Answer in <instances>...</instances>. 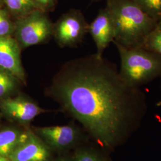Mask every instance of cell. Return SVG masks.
Segmentation results:
<instances>
[{
  "label": "cell",
  "instance_id": "1",
  "mask_svg": "<svg viewBox=\"0 0 161 161\" xmlns=\"http://www.w3.org/2000/svg\"><path fill=\"white\" fill-rule=\"evenodd\" d=\"M48 93L106 149L127 140L147 111L144 92L129 85L115 64L96 53L64 64Z\"/></svg>",
  "mask_w": 161,
  "mask_h": 161
},
{
  "label": "cell",
  "instance_id": "2",
  "mask_svg": "<svg viewBox=\"0 0 161 161\" xmlns=\"http://www.w3.org/2000/svg\"><path fill=\"white\" fill-rule=\"evenodd\" d=\"M106 8L115 31L113 42L126 48L142 46L158 22L132 0H106Z\"/></svg>",
  "mask_w": 161,
  "mask_h": 161
},
{
  "label": "cell",
  "instance_id": "3",
  "mask_svg": "<svg viewBox=\"0 0 161 161\" xmlns=\"http://www.w3.org/2000/svg\"><path fill=\"white\" fill-rule=\"evenodd\" d=\"M114 43L121 58L119 74L129 85L140 87L161 78V55L142 47L126 48Z\"/></svg>",
  "mask_w": 161,
  "mask_h": 161
},
{
  "label": "cell",
  "instance_id": "4",
  "mask_svg": "<svg viewBox=\"0 0 161 161\" xmlns=\"http://www.w3.org/2000/svg\"><path fill=\"white\" fill-rule=\"evenodd\" d=\"M13 37L22 50L49 40L53 35V23L46 12L36 10L14 21Z\"/></svg>",
  "mask_w": 161,
  "mask_h": 161
},
{
  "label": "cell",
  "instance_id": "5",
  "mask_svg": "<svg viewBox=\"0 0 161 161\" xmlns=\"http://www.w3.org/2000/svg\"><path fill=\"white\" fill-rule=\"evenodd\" d=\"M88 27L82 12L71 10L53 23L52 36L61 47H75L84 40L88 32Z\"/></svg>",
  "mask_w": 161,
  "mask_h": 161
},
{
  "label": "cell",
  "instance_id": "6",
  "mask_svg": "<svg viewBox=\"0 0 161 161\" xmlns=\"http://www.w3.org/2000/svg\"><path fill=\"white\" fill-rule=\"evenodd\" d=\"M0 111L7 119L25 125L46 112L31 98L22 95L0 100Z\"/></svg>",
  "mask_w": 161,
  "mask_h": 161
},
{
  "label": "cell",
  "instance_id": "7",
  "mask_svg": "<svg viewBox=\"0 0 161 161\" xmlns=\"http://www.w3.org/2000/svg\"><path fill=\"white\" fill-rule=\"evenodd\" d=\"M22 49L13 36L0 37V68L16 76L22 84H26V78L20 54Z\"/></svg>",
  "mask_w": 161,
  "mask_h": 161
},
{
  "label": "cell",
  "instance_id": "8",
  "mask_svg": "<svg viewBox=\"0 0 161 161\" xmlns=\"http://www.w3.org/2000/svg\"><path fill=\"white\" fill-rule=\"evenodd\" d=\"M50 151L45 143L28 131L23 140L9 156L10 161H50Z\"/></svg>",
  "mask_w": 161,
  "mask_h": 161
},
{
  "label": "cell",
  "instance_id": "9",
  "mask_svg": "<svg viewBox=\"0 0 161 161\" xmlns=\"http://www.w3.org/2000/svg\"><path fill=\"white\" fill-rule=\"evenodd\" d=\"M88 32L96 44V54L98 56H103L106 48L115 39L114 25L106 7L100 10L97 17L89 24Z\"/></svg>",
  "mask_w": 161,
  "mask_h": 161
},
{
  "label": "cell",
  "instance_id": "10",
  "mask_svg": "<svg viewBox=\"0 0 161 161\" xmlns=\"http://www.w3.org/2000/svg\"><path fill=\"white\" fill-rule=\"evenodd\" d=\"M35 130L47 146L56 149L68 148L78 138L76 130L70 125L41 127Z\"/></svg>",
  "mask_w": 161,
  "mask_h": 161
},
{
  "label": "cell",
  "instance_id": "11",
  "mask_svg": "<svg viewBox=\"0 0 161 161\" xmlns=\"http://www.w3.org/2000/svg\"><path fill=\"white\" fill-rule=\"evenodd\" d=\"M28 131L7 128L0 131V156L8 159L13 152L25 137Z\"/></svg>",
  "mask_w": 161,
  "mask_h": 161
},
{
  "label": "cell",
  "instance_id": "12",
  "mask_svg": "<svg viewBox=\"0 0 161 161\" xmlns=\"http://www.w3.org/2000/svg\"><path fill=\"white\" fill-rule=\"evenodd\" d=\"M4 7L15 20L40 10L35 0H3Z\"/></svg>",
  "mask_w": 161,
  "mask_h": 161
},
{
  "label": "cell",
  "instance_id": "13",
  "mask_svg": "<svg viewBox=\"0 0 161 161\" xmlns=\"http://www.w3.org/2000/svg\"><path fill=\"white\" fill-rule=\"evenodd\" d=\"M20 84L11 72L0 68V100L12 97L17 92Z\"/></svg>",
  "mask_w": 161,
  "mask_h": 161
},
{
  "label": "cell",
  "instance_id": "14",
  "mask_svg": "<svg viewBox=\"0 0 161 161\" xmlns=\"http://www.w3.org/2000/svg\"><path fill=\"white\" fill-rule=\"evenodd\" d=\"M141 47L161 55V20L146 36Z\"/></svg>",
  "mask_w": 161,
  "mask_h": 161
},
{
  "label": "cell",
  "instance_id": "15",
  "mask_svg": "<svg viewBox=\"0 0 161 161\" xmlns=\"http://www.w3.org/2000/svg\"><path fill=\"white\" fill-rule=\"evenodd\" d=\"M143 12L159 21L161 20V0H132Z\"/></svg>",
  "mask_w": 161,
  "mask_h": 161
},
{
  "label": "cell",
  "instance_id": "16",
  "mask_svg": "<svg viewBox=\"0 0 161 161\" xmlns=\"http://www.w3.org/2000/svg\"><path fill=\"white\" fill-rule=\"evenodd\" d=\"M6 7L0 8V37L13 36L15 23Z\"/></svg>",
  "mask_w": 161,
  "mask_h": 161
},
{
  "label": "cell",
  "instance_id": "17",
  "mask_svg": "<svg viewBox=\"0 0 161 161\" xmlns=\"http://www.w3.org/2000/svg\"><path fill=\"white\" fill-rule=\"evenodd\" d=\"M73 161H108L103 156L94 150L81 149L75 152Z\"/></svg>",
  "mask_w": 161,
  "mask_h": 161
},
{
  "label": "cell",
  "instance_id": "18",
  "mask_svg": "<svg viewBox=\"0 0 161 161\" xmlns=\"http://www.w3.org/2000/svg\"><path fill=\"white\" fill-rule=\"evenodd\" d=\"M37 6L43 12H50L54 9L57 0H35Z\"/></svg>",
  "mask_w": 161,
  "mask_h": 161
},
{
  "label": "cell",
  "instance_id": "19",
  "mask_svg": "<svg viewBox=\"0 0 161 161\" xmlns=\"http://www.w3.org/2000/svg\"><path fill=\"white\" fill-rule=\"evenodd\" d=\"M0 161H10V160L6 158H3V157H1L0 156Z\"/></svg>",
  "mask_w": 161,
  "mask_h": 161
},
{
  "label": "cell",
  "instance_id": "20",
  "mask_svg": "<svg viewBox=\"0 0 161 161\" xmlns=\"http://www.w3.org/2000/svg\"><path fill=\"white\" fill-rule=\"evenodd\" d=\"M4 7V4L3 0H0V8Z\"/></svg>",
  "mask_w": 161,
  "mask_h": 161
},
{
  "label": "cell",
  "instance_id": "21",
  "mask_svg": "<svg viewBox=\"0 0 161 161\" xmlns=\"http://www.w3.org/2000/svg\"><path fill=\"white\" fill-rule=\"evenodd\" d=\"M57 161H69L67 159H65V158H61V159H58Z\"/></svg>",
  "mask_w": 161,
  "mask_h": 161
},
{
  "label": "cell",
  "instance_id": "22",
  "mask_svg": "<svg viewBox=\"0 0 161 161\" xmlns=\"http://www.w3.org/2000/svg\"><path fill=\"white\" fill-rule=\"evenodd\" d=\"M94 1H98V0H94Z\"/></svg>",
  "mask_w": 161,
  "mask_h": 161
}]
</instances>
